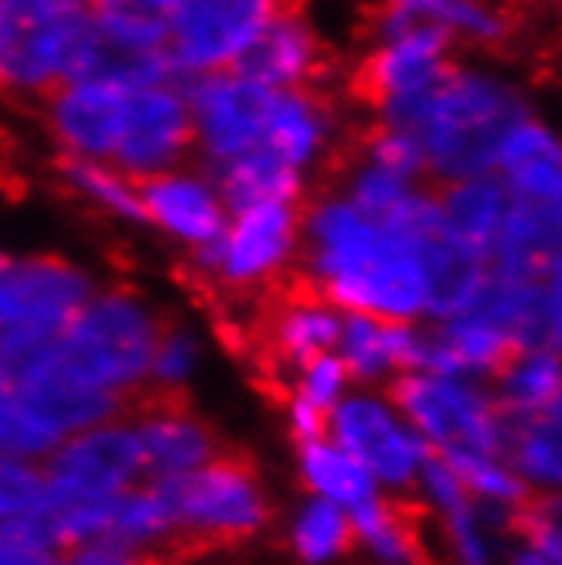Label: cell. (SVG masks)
Masks as SVG:
<instances>
[{
    "mask_svg": "<svg viewBox=\"0 0 562 565\" xmlns=\"http://www.w3.org/2000/svg\"><path fill=\"white\" fill-rule=\"evenodd\" d=\"M562 392V361L555 351L532 348L515 369L501 375L495 406L501 413H536Z\"/></svg>",
    "mask_w": 562,
    "mask_h": 565,
    "instance_id": "24",
    "label": "cell"
},
{
    "mask_svg": "<svg viewBox=\"0 0 562 565\" xmlns=\"http://www.w3.org/2000/svg\"><path fill=\"white\" fill-rule=\"evenodd\" d=\"M304 222L300 201H263V205L235 212V222L219 249V276L229 287H253L284 269L294 249L297 225ZM202 266V263H198Z\"/></svg>",
    "mask_w": 562,
    "mask_h": 565,
    "instance_id": "10",
    "label": "cell"
},
{
    "mask_svg": "<svg viewBox=\"0 0 562 565\" xmlns=\"http://www.w3.org/2000/svg\"><path fill=\"white\" fill-rule=\"evenodd\" d=\"M498 409V406H495ZM501 454L536 483L562 488V392L536 413H501Z\"/></svg>",
    "mask_w": 562,
    "mask_h": 565,
    "instance_id": "18",
    "label": "cell"
},
{
    "mask_svg": "<svg viewBox=\"0 0 562 565\" xmlns=\"http://www.w3.org/2000/svg\"><path fill=\"white\" fill-rule=\"evenodd\" d=\"M160 324L165 320H153L130 294H106L89 300L55 344L28 361L75 385L127 392L153 375Z\"/></svg>",
    "mask_w": 562,
    "mask_h": 565,
    "instance_id": "3",
    "label": "cell"
},
{
    "mask_svg": "<svg viewBox=\"0 0 562 565\" xmlns=\"http://www.w3.org/2000/svg\"><path fill=\"white\" fill-rule=\"evenodd\" d=\"M420 263L426 273V310L433 317H460L474 307L480 287H485L488 269L485 256L447 228V222L426 238H420Z\"/></svg>",
    "mask_w": 562,
    "mask_h": 565,
    "instance_id": "15",
    "label": "cell"
},
{
    "mask_svg": "<svg viewBox=\"0 0 562 565\" xmlns=\"http://www.w3.org/2000/svg\"><path fill=\"white\" fill-rule=\"evenodd\" d=\"M62 433H55L45 419H38L24 402L4 388V450L8 457H42L59 447Z\"/></svg>",
    "mask_w": 562,
    "mask_h": 565,
    "instance_id": "27",
    "label": "cell"
},
{
    "mask_svg": "<svg viewBox=\"0 0 562 565\" xmlns=\"http://www.w3.org/2000/svg\"><path fill=\"white\" fill-rule=\"evenodd\" d=\"M89 303L86 276L55 256L4 263V372L55 344Z\"/></svg>",
    "mask_w": 562,
    "mask_h": 565,
    "instance_id": "4",
    "label": "cell"
},
{
    "mask_svg": "<svg viewBox=\"0 0 562 565\" xmlns=\"http://www.w3.org/2000/svg\"><path fill=\"white\" fill-rule=\"evenodd\" d=\"M4 565H55V562H52V548L45 545L4 539Z\"/></svg>",
    "mask_w": 562,
    "mask_h": 565,
    "instance_id": "35",
    "label": "cell"
},
{
    "mask_svg": "<svg viewBox=\"0 0 562 565\" xmlns=\"http://www.w3.org/2000/svg\"><path fill=\"white\" fill-rule=\"evenodd\" d=\"M181 0H89L93 18L134 45L165 49Z\"/></svg>",
    "mask_w": 562,
    "mask_h": 565,
    "instance_id": "22",
    "label": "cell"
},
{
    "mask_svg": "<svg viewBox=\"0 0 562 565\" xmlns=\"http://www.w3.org/2000/svg\"><path fill=\"white\" fill-rule=\"evenodd\" d=\"M354 521H348L335 501H314L294 524V548L304 562L317 565L344 555L354 542Z\"/></svg>",
    "mask_w": 562,
    "mask_h": 565,
    "instance_id": "25",
    "label": "cell"
},
{
    "mask_svg": "<svg viewBox=\"0 0 562 565\" xmlns=\"http://www.w3.org/2000/svg\"><path fill=\"white\" fill-rule=\"evenodd\" d=\"M545 351L562 354V259L545 279Z\"/></svg>",
    "mask_w": 562,
    "mask_h": 565,
    "instance_id": "33",
    "label": "cell"
},
{
    "mask_svg": "<svg viewBox=\"0 0 562 565\" xmlns=\"http://www.w3.org/2000/svg\"><path fill=\"white\" fill-rule=\"evenodd\" d=\"M219 191L232 212H243L263 201H300L297 168L279 160L273 150L256 147L243 157L229 160L219 171Z\"/></svg>",
    "mask_w": 562,
    "mask_h": 565,
    "instance_id": "20",
    "label": "cell"
},
{
    "mask_svg": "<svg viewBox=\"0 0 562 565\" xmlns=\"http://www.w3.org/2000/svg\"><path fill=\"white\" fill-rule=\"evenodd\" d=\"M491 256L498 273L545 282L562 259V209L511 198Z\"/></svg>",
    "mask_w": 562,
    "mask_h": 565,
    "instance_id": "14",
    "label": "cell"
},
{
    "mask_svg": "<svg viewBox=\"0 0 562 565\" xmlns=\"http://www.w3.org/2000/svg\"><path fill=\"white\" fill-rule=\"evenodd\" d=\"M426 0H372L365 8V21H361V31L369 34H382V28L395 18H406L413 11H420Z\"/></svg>",
    "mask_w": 562,
    "mask_h": 565,
    "instance_id": "34",
    "label": "cell"
},
{
    "mask_svg": "<svg viewBox=\"0 0 562 565\" xmlns=\"http://www.w3.org/2000/svg\"><path fill=\"white\" fill-rule=\"evenodd\" d=\"M284 11V0H181L171 58L181 68H222L243 55L263 28Z\"/></svg>",
    "mask_w": 562,
    "mask_h": 565,
    "instance_id": "6",
    "label": "cell"
},
{
    "mask_svg": "<svg viewBox=\"0 0 562 565\" xmlns=\"http://www.w3.org/2000/svg\"><path fill=\"white\" fill-rule=\"evenodd\" d=\"M328 300L351 313H369L379 320H410L426 307V273L416 246L399 238L379 259L338 279H320Z\"/></svg>",
    "mask_w": 562,
    "mask_h": 565,
    "instance_id": "9",
    "label": "cell"
},
{
    "mask_svg": "<svg viewBox=\"0 0 562 565\" xmlns=\"http://www.w3.org/2000/svg\"><path fill=\"white\" fill-rule=\"evenodd\" d=\"M55 171L62 174L65 188L83 194L89 201H96L99 209H109L124 218H134V222H144L147 218V209L144 201L134 188L130 178L116 174L109 168H99L96 160L83 157V153H72V157H59L55 160Z\"/></svg>",
    "mask_w": 562,
    "mask_h": 565,
    "instance_id": "23",
    "label": "cell"
},
{
    "mask_svg": "<svg viewBox=\"0 0 562 565\" xmlns=\"http://www.w3.org/2000/svg\"><path fill=\"white\" fill-rule=\"evenodd\" d=\"M49 477L45 470H31L28 463L8 457L4 460V521H21L45 508Z\"/></svg>",
    "mask_w": 562,
    "mask_h": 565,
    "instance_id": "29",
    "label": "cell"
},
{
    "mask_svg": "<svg viewBox=\"0 0 562 565\" xmlns=\"http://www.w3.org/2000/svg\"><path fill=\"white\" fill-rule=\"evenodd\" d=\"M331 429L344 454L365 463L369 473L385 483H406L430 450L399 426L379 402L369 398H348L344 406H338L331 416Z\"/></svg>",
    "mask_w": 562,
    "mask_h": 565,
    "instance_id": "13",
    "label": "cell"
},
{
    "mask_svg": "<svg viewBox=\"0 0 562 565\" xmlns=\"http://www.w3.org/2000/svg\"><path fill=\"white\" fill-rule=\"evenodd\" d=\"M385 395L395 409L416 423L439 454H501V419L495 402L477 395L447 375H413L403 372L389 382Z\"/></svg>",
    "mask_w": 562,
    "mask_h": 565,
    "instance_id": "5",
    "label": "cell"
},
{
    "mask_svg": "<svg viewBox=\"0 0 562 565\" xmlns=\"http://www.w3.org/2000/svg\"><path fill=\"white\" fill-rule=\"evenodd\" d=\"M194 361V344L191 338L171 324V320H165L160 324V344H157V358H153V379L157 382H171V385H181V379L188 375Z\"/></svg>",
    "mask_w": 562,
    "mask_h": 565,
    "instance_id": "30",
    "label": "cell"
},
{
    "mask_svg": "<svg viewBox=\"0 0 562 565\" xmlns=\"http://www.w3.org/2000/svg\"><path fill=\"white\" fill-rule=\"evenodd\" d=\"M130 93L116 83H72L45 99L52 130L83 157H116L127 134Z\"/></svg>",
    "mask_w": 562,
    "mask_h": 565,
    "instance_id": "12",
    "label": "cell"
},
{
    "mask_svg": "<svg viewBox=\"0 0 562 565\" xmlns=\"http://www.w3.org/2000/svg\"><path fill=\"white\" fill-rule=\"evenodd\" d=\"M511 532L562 562V494H526L508 514Z\"/></svg>",
    "mask_w": 562,
    "mask_h": 565,
    "instance_id": "26",
    "label": "cell"
},
{
    "mask_svg": "<svg viewBox=\"0 0 562 565\" xmlns=\"http://www.w3.org/2000/svg\"><path fill=\"white\" fill-rule=\"evenodd\" d=\"M498 168L511 188V198L562 209V140L545 127L526 119L508 137Z\"/></svg>",
    "mask_w": 562,
    "mask_h": 565,
    "instance_id": "17",
    "label": "cell"
},
{
    "mask_svg": "<svg viewBox=\"0 0 562 565\" xmlns=\"http://www.w3.org/2000/svg\"><path fill=\"white\" fill-rule=\"evenodd\" d=\"M137 562H140L137 545L106 532V535H96V539L72 545L62 565H137Z\"/></svg>",
    "mask_w": 562,
    "mask_h": 565,
    "instance_id": "31",
    "label": "cell"
},
{
    "mask_svg": "<svg viewBox=\"0 0 562 565\" xmlns=\"http://www.w3.org/2000/svg\"><path fill=\"white\" fill-rule=\"evenodd\" d=\"M130 181L150 222L165 225L181 238L198 242V246H209V242L222 238V201L209 184L181 174H144Z\"/></svg>",
    "mask_w": 562,
    "mask_h": 565,
    "instance_id": "16",
    "label": "cell"
},
{
    "mask_svg": "<svg viewBox=\"0 0 562 565\" xmlns=\"http://www.w3.org/2000/svg\"><path fill=\"white\" fill-rule=\"evenodd\" d=\"M137 470H147V454L137 429H93L62 447L45 477L49 491L75 501H109L127 491Z\"/></svg>",
    "mask_w": 562,
    "mask_h": 565,
    "instance_id": "8",
    "label": "cell"
},
{
    "mask_svg": "<svg viewBox=\"0 0 562 565\" xmlns=\"http://www.w3.org/2000/svg\"><path fill=\"white\" fill-rule=\"evenodd\" d=\"M344 375H348V369H344L341 358H335V354L317 358L314 365L304 372L300 395L307 402H314V406H320V409H331L338 392H341V385H344Z\"/></svg>",
    "mask_w": 562,
    "mask_h": 565,
    "instance_id": "32",
    "label": "cell"
},
{
    "mask_svg": "<svg viewBox=\"0 0 562 565\" xmlns=\"http://www.w3.org/2000/svg\"><path fill=\"white\" fill-rule=\"evenodd\" d=\"M279 93L235 72L209 75L191 89L198 137L222 164L256 150L266 140Z\"/></svg>",
    "mask_w": 562,
    "mask_h": 565,
    "instance_id": "7",
    "label": "cell"
},
{
    "mask_svg": "<svg viewBox=\"0 0 562 565\" xmlns=\"http://www.w3.org/2000/svg\"><path fill=\"white\" fill-rule=\"evenodd\" d=\"M433 198L439 201V209H444L447 228L464 242V246H470L474 253L488 259V253H495L501 222L511 205L505 184L495 178L447 181Z\"/></svg>",
    "mask_w": 562,
    "mask_h": 565,
    "instance_id": "19",
    "label": "cell"
},
{
    "mask_svg": "<svg viewBox=\"0 0 562 565\" xmlns=\"http://www.w3.org/2000/svg\"><path fill=\"white\" fill-rule=\"evenodd\" d=\"M526 119L529 113L511 89L454 68L433 83L416 140L436 178L470 181L498 164L508 137Z\"/></svg>",
    "mask_w": 562,
    "mask_h": 565,
    "instance_id": "1",
    "label": "cell"
},
{
    "mask_svg": "<svg viewBox=\"0 0 562 565\" xmlns=\"http://www.w3.org/2000/svg\"><path fill=\"white\" fill-rule=\"evenodd\" d=\"M444 457L454 467V473L464 480V488H474L480 494L501 498V501L526 498V483L515 473H508L505 467H498L495 457H477V454H444Z\"/></svg>",
    "mask_w": 562,
    "mask_h": 565,
    "instance_id": "28",
    "label": "cell"
},
{
    "mask_svg": "<svg viewBox=\"0 0 562 565\" xmlns=\"http://www.w3.org/2000/svg\"><path fill=\"white\" fill-rule=\"evenodd\" d=\"M515 565H562V562H559V558H552V555H545V552L529 548V552H521V555L515 558Z\"/></svg>",
    "mask_w": 562,
    "mask_h": 565,
    "instance_id": "36",
    "label": "cell"
},
{
    "mask_svg": "<svg viewBox=\"0 0 562 565\" xmlns=\"http://www.w3.org/2000/svg\"><path fill=\"white\" fill-rule=\"evenodd\" d=\"M194 140V124L188 106L171 86H144L130 93L127 134L116 150V164L127 178L165 174L174 160L188 153Z\"/></svg>",
    "mask_w": 562,
    "mask_h": 565,
    "instance_id": "11",
    "label": "cell"
},
{
    "mask_svg": "<svg viewBox=\"0 0 562 565\" xmlns=\"http://www.w3.org/2000/svg\"><path fill=\"white\" fill-rule=\"evenodd\" d=\"M304 477L314 491H320L335 504H348L351 511L375 501L372 473L351 454H338L328 443H304Z\"/></svg>",
    "mask_w": 562,
    "mask_h": 565,
    "instance_id": "21",
    "label": "cell"
},
{
    "mask_svg": "<svg viewBox=\"0 0 562 565\" xmlns=\"http://www.w3.org/2000/svg\"><path fill=\"white\" fill-rule=\"evenodd\" d=\"M153 488L174 524L168 548L160 552L171 565L243 542L266 518L256 460L238 450H225L188 473L157 477Z\"/></svg>",
    "mask_w": 562,
    "mask_h": 565,
    "instance_id": "2",
    "label": "cell"
}]
</instances>
